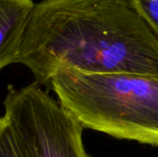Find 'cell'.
Wrapping results in <instances>:
<instances>
[{"label": "cell", "mask_w": 158, "mask_h": 157, "mask_svg": "<svg viewBox=\"0 0 158 157\" xmlns=\"http://www.w3.org/2000/svg\"><path fill=\"white\" fill-rule=\"evenodd\" d=\"M15 64L39 85L60 68L158 80V38L131 0H42Z\"/></svg>", "instance_id": "cell-1"}, {"label": "cell", "mask_w": 158, "mask_h": 157, "mask_svg": "<svg viewBox=\"0 0 158 157\" xmlns=\"http://www.w3.org/2000/svg\"><path fill=\"white\" fill-rule=\"evenodd\" d=\"M46 86L83 129L158 147V80L60 68Z\"/></svg>", "instance_id": "cell-2"}, {"label": "cell", "mask_w": 158, "mask_h": 157, "mask_svg": "<svg viewBox=\"0 0 158 157\" xmlns=\"http://www.w3.org/2000/svg\"><path fill=\"white\" fill-rule=\"evenodd\" d=\"M4 117L29 157H88L83 128L41 85L7 87Z\"/></svg>", "instance_id": "cell-3"}, {"label": "cell", "mask_w": 158, "mask_h": 157, "mask_svg": "<svg viewBox=\"0 0 158 157\" xmlns=\"http://www.w3.org/2000/svg\"><path fill=\"white\" fill-rule=\"evenodd\" d=\"M35 5L32 0H0L1 68L15 64Z\"/></svg>", "instance_id": "cell-4"}, {"label": "cell", "mask_w": 158, "mask_h": 157, "mask_svg": "<svg viewBox=\"0 0 158 157\" xmlns=\"http://www.w3.org/2000/svg\"><path fill=\"white\" fill-rule=\"evenodd\" d=\"M0 157H29L3 117L0 119Z\"/></svg>", "instance_id": "cell-5"}, {"label": "cell", "mask_w": 158, "mask_h": 157, "mask_svg": "<svg viewBox=\"0 0 158 157\" xmlns=\"http://www.w3.org/2000/svg\"><path fill=\"white\" fill-rule=\"evenodd\" d=\"M131 2L158 38V0H131Z\"/></svg>", "instance_id": "cell-6"}]
</instances>
